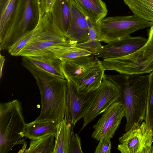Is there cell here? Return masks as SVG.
Wrapping results in <instances>:
<instances>
[{
    "instance_id": "cell-1",
    "label": "cell",
    "mask_w": 153,
    "mask_h": 153,
    "mask_svg": "<svg viewBox=\"0 0 153 153\" xmlns=\"http://www.w3.org/2000/svg\"><path fill=\"white\" fill-rule=\"evenodd\" d=\"M22 63L36 79L40 94L41 110L34 121L59 123L65 117L67 80L42 70L24 56Z\"/></svg>"
},
{
    "instance_id": "cell-2",
    "label": "cell",
    "mask_w": 153,
    "mask_h": 153,
    "mask_svg": "<svg viewBox=\"0 0 153 153\" xmlns=\"http://www.w3.org/2000/svg\"><path fill=\"white\" fill-rule=\"evenodd\" d=\"M119 91V100L124 107L127 131L135 123L145 120L149 84V75H128L120 74L106 75Z\"/></svg>"
},
{
    "instance_id": "cell-3",
    "label": "cell",
    "mask_w": 153,
    "mask_h": 153,
    "mask_svg": "<svg viewBox=\"0 0 153 153\" xmlns=\"http://www.w3.org/2000/svg\"><path fill=\"white\" fill-rule=\"evenodd\" d=\"M26 124L20 102L13 100L0 103V153H7L15 146L24 145Z\"/></svg>"
},
{
    "instance_id": "cell-4",
    "label": "cell",
    "mask_w": 153,
    "mask_h": 153,
    "mask_svg": "<svg viewBox=\"0 0 153 153\" xmlns=\"http://www.w3.org/2000/svg\"><path fill=\"white\" fill-rule=\"evenodd\" d=\"M39 18L36 0H17L10 23L0 35V50H7L25 34L33 30Z\"/></svg>"
},
{
    "instance_id": "cell-5",
    "label": "cell",
    "mask_w": 153,
    "mask_h": 153,
    "mask_svg": "<svg viewBox=\"0 0 153 153\" xmlns=\"http://www.w3.org/2000/svg\"><path fill=\"white\" fill-rule=\"evenodd\" d=\"M59 45H71L65 35L53 22L51 12L39 15L32 35L16 56H27L47 52L48 48Z\"/></svg>"
},
{
    "instance_id": "cell-6",
    "label": "cell",
    "mask_w": 153,
    "mask_h": 153,
    "mask_svg": "<svg viewBox=\"0 0 153 153\" xmlns=\"http://www.w3.org/2000/svg\"><path fill=\"white\" fill-rule=\"evenodd\" d=\"M146 43L134 52L121 57L103 59L105 70H113L128 75L143 74L153 71V25Z\"/></svg>"
},
{
    "instance_id": "cell-7",
    "label": "cell",
    "mask_w": 153,
    "mask_h": 153,
    "mask_svg": "<svg viewBox=\"0 0 153 153\" xmlns=\"http://www.w3.org/2000/svg\"><path fill=\"white\" fill-rule=\"evenodd\" d=\"M153 25V22L134 14L105 18L98 24L97 40L108 43Z\"/></svg>"
},
{
    "instance_id": "cell-8",
    "label": "cell",
    "mask_w": 153,
    "mask_h": 153,
    "mask_svg": "<svg viewBox=\"0 0 153 153\" xmlns=\"http://www.w3.org/2000/svg\"><path fill=\"white\" fill-rule=\"evenodd\" d=\"M117 149L122 153H153V135L145 122L135 123L119 138Z\"/></svg>"
},
{
    "instance_id": "cell-9",
    "label": "cell",
    "mask_w": 153,
    "mask_h": 153,
    "mask_svg": "<svg viewBox=\"0 0 153 153\" xmlns=\"http://www.w3.org/2000/svg\"><path fill=\"white\" fill-rule=\"evenodd\" d=\"M120 98L117 87L105 76L100 87L95 90L92 101L83 117L81 130L113 103L119 101Z\"/></svg>"
},
{
    "instance_id": "cell-10",
    "label": "cell",
    "mask_w": 153,
    "mask_h": 153,
    "mask_svg": "<svg viewBox=\"0 0 153 153\" xmlns=\"http://www.w3.org/2000/svg\"><path fill=\"white\" fill-rule=\"evenodd\" d=\"M124 117L125 110L123 105L120 100L114 102L93 126L92 137L97 141L105 138L111 139Z\"/></svg>"
},
{
    "instance_id": "cell-11",
    "label": "cell",
    "mask_w": 153,
    "mask_h": 153,
    "mask_svg": "<svg viewBox=\"0 0 153 153\" xmlns=\"http://www.w3.org/2000/svg\"><path fill=\"white\" fill-rule=\"evenodd\" d=\"M67 80L65 117L74 128L77 122L83 117L92 101L95 90L86 94L79 93L74 84Z\"/></svg>"
},
{
    "instance_id": "cell-12",
    "label": "cell",
    "mask_w": 153,
    "mask_h": 153,
    "mask_svg": "<svg viewBox=\"0 0 153 153\" xmlns=\"http://www.w3.org/2000/svg\"><path fill=\"white\" fill-rule=\"evenodd\" d=\"M147 39L130 36L102 46L101 50L93 55L103 59L121 57L131 54L142 47Z\"/></svg>"
},
{
    "instance_id": "cell-13",
    "label": "cell",
    "mask_w": 153,
    "mask_h": 153,
    "mask_svg": "<svg viewBox=\"0 0 153 153\" xmlns=\"http://www.w3.org/2000/svg\"><path fill=\"white\" fill-rule=\"evenodd\" d=\"M89 29L87 17L71 0V13L66 36L71 46L88 40Z\"/></svg>"
},
{
    "instance_id": "cell-14",
    "label": "cell",
    "mask_w": 153,
    "mask_h": 153,
    "mask_svg": "<svg viewBox=\"0 0 153 153\" xmlns=\"http://www.w3.org/2000/svg\"><path fill=\"white\" fill-rule=\"evenodd\" d=\"M100 61L92 54L62 61V71L65 79L74 84L82 74Z\"/></svg>"
},
{
    "instance_id": "cell-15",
    "label": "cell",
    "mask_w": 153,
    "mask_h": 153,
    "mask_svg": "<svg viewBox=\"0 0 153 153\" xmlns=\"http://www.w3.org/2000/svg\"><path fill=\"white\" fill-rule=\"evenodd\" d=\"M105 71L102 61L100 60L82 74L73 83L78 92L86 94L98 88L105 76Z\"/></svg>"
},
{
    "instance_id": "cell-16",
    "label": "cell",
    "mask_w": 153,
    "mask_h": 153,
    "mask_svg": "<svg viewBox=\"0 0 153 153\" xmlns=\"http://www.w3.org/2000/svg\"><path fill=\"white\" fill-rule=\"evenodd\" d=\"M25 57L28 61L42 70L65 79L62 70V61L49 50L45 53Z\"/></svg>"
},
{
    "instance_id": "cell-17",
    "label": "cell",
    "mask_w": 153,
    "mask_h": 153,
    "mask_svg": "<svg viewBox=\"0 0 153 153\" xmlns=\"http://www.w3.org/2000/svg\"><path fill=\"white\" fill-rule=\"evenodd\" d=\"M71 0H55L51 12L53 22L66 36L71 18Z\"/></svg>"
},
{
    "instance_id": "cell-18",
    "label": "cell",
    "mask_w": 153,
    "mask_h": 153,
    "mask_svg": "<svg viewBox=\"0 0 153 153\" xmlns=\"http://www.w3.org/2000/svg\"><path fill=\"white\" fill-rule=\"evenodd\" d=\"M92 22L99 23L108 13L105 4L102 0H72Z\"/></svg>"
},
{
    "instance_id": "cell-19",
    "label": "cell",
    "mask_w": 153,
    "mask_h": 153,
    "mask_svg": "<svg viewBox=\"0 0 153 153\" xmlns=\"http://www.w3.org/2000/svg\"><path fill=\"white\" fill-rule=\"evenodd\" d=\"M74 127L65 117L56 126L53 153H68Z\"/></svg>"
},
{
    "instance_id": "cell-20",
    "label": "cell",
    "mask_w": 153,
    "mask_h": 153,
    "mask_svg": "<svg viewBox=\"0 0 153 153\" xmlns=\"http://www.w3.org/2000/svg\"><path fill=\"white\" fill-rule=\"evenodd\" d=\"M58 123L49 121H33L26 123L25 136L31 140L40 139L50 134L56 135Z\"/></svg>"
},
{
    "instance_id": "cell-21",
    "label": "cell",
    "mask_w": 153,
    "mask_h": 153,
    "mask_svg": "<svg viewBox=\"0 0 153 153\" xmlns=\"http://www.w3.org/2000/svg\"><path fill=\"white\" fill-rule=\"evenodd\" d=\"M48 49L61 61L92 54L89 51L70 45H56L51 47Z\"/></svg>"
},
{
    "instance_id": "cell-22",
    "label": "cell",
    "mask_w": 153,
    "mask_h": 153,
    "mask_svg": "<svg viewBox=\"0 0 153 153\" xmlns=\"http://www.w3.org/2000/svg\"><path fill=\"white\" fill-rule=\"evenodd\" d=\"M134 14L153 22V0H124Z\"/></svg>"
},
{
    "instance_id": "cell-23",
    "label": "cell",
    "mask_w": 153,
    "mask_h": 153,
    "mask_svg": "<svg viewBox=\"0 0 153 153\" xmlns=\"http://www.w3.org/2000/svg\"><path fill=\"white\" fill-rule=\"evenodd\" d=\"M55 135L48 134L37 140H31L29 148L26 149V153H53Z\"/></svg>"
},
{
    "instance_id": "cell-24",
    "label": "cell",
    "mask_w": 153,
    "mask_h": 153,
    "mask_svg": "<svg viewBox=\"0 0 153 153\" xmlns=\"http://www.w3.org/2000/svg\"><path fill=\"white\" fill-rule=\"evenodd\" d=\"M89 34L87 40L85 42L76 44L75 46L91 51L93 55L100 51L102 45L97 40L98 23L92 22L87 17Z\"/></svg>"
},
{
    "instance_id": "cell-25",
    "label": "cell",
    "mask_w": 153,
    "mask_h": 153,
    "mask_svg": "<svg viewBox=\"0 0 153 153\" xmlns=\"http://www.w3.org/2000/svg\"><path fill=\"white\" fill-rule=\"evenodd\" d=\"M17 0H6L0 11V35L7 27L11 20Z\"/></svg>"
},
{
    "instance_id": "cell-26",
    "label": "cell",
    "mask_w": 153,
    "mask_h": 153,
    "mask_svg": "<svg viewBox=\"0 0 153 153\" xmlns=\"http://www.w3.org/2000/svg\"><path fill=\"white\" fill-rule=\"evenodd\" d=\"M145 122L152 130L153 135V71L149 74Z\"/></svg>"
},
{
    "instance_id": "cell-27",
    "label": "cell",
    "mask_w": 153,
    "mask_h": 153,
    "mask_svg": "<svg viewBox=\"0 0 153 153\" xmlns=\"http://www.w3.org/2000/svg\"><path fill=\"white\" fill-rule=\"evenodd\" d=\"M80 139L73 132L71 138L68 153H82Z\"/></svg>"
},
{
    "instance_id": "cell-28",
    "label": "cell",
    "mask_w": 153,
    "mask_h": 153,
    "mask_svg": "<svg viewBox=\"0 0 153 153\" xmlns=\"http://www.w3.org/2000/svg\"><path fill=\"white\" fill-rule=\"evenodd\" d=\"M111 139L105 138L100 140L96 147L95 153H111Z\"/></svg>"
},
{
    "instance_id": "cell-29",
    "label": "cell",
    "mask_w": 153,
    "mask_h": 153,
    "mask_svg": "<svg viewBox=\"0 0 153 153\" xmlns=\"http://www.w3.org/2000/svg\"><path fill=\"white\" fill-rule=\"evenodd\" d=\"M39 15L42 16L46 12L45 0H36Z\"/></svg>"
},
{
    "instance_id": "cell-30",
    "label": "cell",
    "mask_w": 153,
    "mask_h": 153,
    "mask_svg": "<svg viewBox=\"0 0 153 153\" xmlns=\"http://www.w3.org/2000/svg\"><path fill=\"white\" fill-rule=\"evenodd\" d=\"M46 13L51 12L55 0H45Z\"/></svg>"
},
{
    "instance_id": "cell-31",
    "label": "cell",
    "mask_w": 153,
    "mask_h": 153,
    "mask_svg": "<svg viewBox=\"0 0 153 153\" xmlns=\"http://www.w3.org/2000/svg\"><path fill=\"white\" fill-rule=\"evenodd\" d=\"M5 60V57L4 56L1 55V54H0V77L1 78L2 75V69L3 68L4 65Z\"/></svg>"
},
{
    "instance_id": "cell-32",
    "label": "cell",
    "mask_w": 153,
    "mask_h": 153,
    "mask_svg": "<svg viewBox=\"0 0 153 153\" xmlns=\"http://www.w3.org/2000/svg\"><path fill=\"white\" fill-rule=\"evenodd\" d=\"M6 0H0V10H1L3 7Z\"/></svg>"
}]
</instances>
